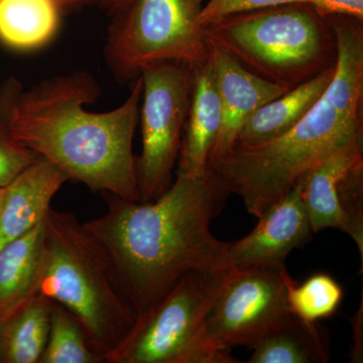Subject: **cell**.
I'll use <instances>...</instances> for the list:
<instances>
[{
  "mask_svg": "<svg viewBox=\"0 0 363 363\" xmlns=\"http://www.w3.org/2000/svg\"><path fill=\"white\" fill-rule=\"evenodd\" d=\"M222 121L220 97L209 57L205 63L193 68L190 106L177 162V174L199 176L207 171Z\"/></svg>",
  "mask_w": 363,
  "mask_h": 363,
  "instance_id": "13",
  "label": "cell"
},
{
  "mask_svg": "<svg viewBox=\"0 0 363 363\" xmlns=\"http://www.w3.org/2000/svg\"><path fill=\"white\" fill-rule=\"evenodd\" d=\"M226 271V269H225ZM221 272H190L154 307L136 318L107 363H238L210 342L206 318Z\"/></svg>",
  "mask_w": 363,
  "mask_h": 363,
  "instance_id": "6",
  "label": "cell"
},
{
  "mask_svg": "<svg viewBox=\"0 0 363 363\" xmlns=\"http://www.w3.org/2000/svg\"><path fill=\"white\" fill-rule=\"evenodd\" d=\"M4 198V187H0V215H1L2 203Z\"/></svg>",
  "mask_w": 363,
  "mask_h": 363,
  "instance_id": "28",
  "label": "cell"
},
{
  "mask_svg": "<svg viewBox=\"0 0 363 363\" xmlns=\"http://www.w3.org/2000/svg\"><path fill=\"white\" fill-rule=\"evenodd\" d=\"M335 64L257 109L240 130L235 145H257L292 128L330 84Z\"/></svg>",
  "mask_w": 363,
  "mask_h": 363,
  "instance_id": "15",
  "label": "cell"
},
{
  "mask_svg": "<svg viewBox=\"0 0 363 363\" xmlns=\"http://www.w3.org/2000/svg\"><path fill=\"white\" fill-rule=\"evenodd\" d=\"M209 47L223 112L221 130L210 155L209 166L212 167L233 150L252 114L290 88L255 75L230 55L213 45Z\"/></svg>",
  "mask_w": 363,
  "mask_h": 363,
  "instance_id": "11",
  "label": "cell"
},
{
  "mask_svg": "<svg viewBox=\"0 0 363 363\" xmlns=\"http://www.w3.org/2000/svg\"><path fill=\"white\" fill-rule=\"evenodd\" d=\"M133 1L135 0H101L108 11L116 16L128 11Z\"/></svg>",
  "mask_w": 363,
  "mask_h": 363,
  "instance_id": "26",
  "label": "cell"
},
{
  "mask_svg": "<svg viewBox=\"0 0 363 363\" xmlns=\"http://www.w3.org/2000/svg\"><path fill=\"white\" fill-rule=\"evenodd\" d=\"M45 219L0 247V319L37 294Z\"/></svg>",
  "mask_w": 363,
  "mask_h": 363,
  "instance_id": "16",
  "label": "cell"
},
{
  "mask_svg": "<svg viewBox=\"0 0 363 363\" xmlns=\"http://www.w3.org/2000/svg\"><path fill=\"white\" fill-rule=\"evenodd\" d=\"M59 21L60 7L52 0H0V40L13 49L42 47Z\"/></svg>",
  "mask_w": 363,
  "mask_h": 363,
  "instance_id": "19",
  "label": "cell"
},
{
  "mask_svg": "<svg viewBox=\"0 0 363 363\" xmlns=\"http://www.w3.org/2000/svg\"><path fill=\"white\" fill-rule=\"evenodd\" d=\"M101 362H105L104 357L91 346L75 317L52 301L49 336L39 363Z\"/></svg>",
  "mask_w": 363,
  "mask_h": 363,
  "instance_id": "20",
  "label": "cell"
},
{
  "mask_svg": "<svg viewBox=\"0 0 363 363\" xmlns=\"http://www.w3.org/2000/svg\"><path fill=\"white\" fill-rule=\"evenodd\" d=\"M229 194L210 166L199 176L177 174L155 201L102 194L106 212L83 224L104 250L117 288L136 318L188 272L229 269L227 242L210 231Z\"/></svg>",
  "mask_w": 363,
  "mask_h": 363,
  "instance_id": "1",
  "label": "cell"
},
{
  "mask_svg": "<svg viewBox=\"0 0 363 363\" xmlns=\"http://www.w3.org/2000/svg\"><path fill=\"white\" fill-rule=\"evenodd\" d=\"M61 9L63 6H78V4H86V2L96 1V0H52ZM101 1V0H99Z\"/></svg>",
  "mask_w": 363,
  "mask_h": 363,
  "instance_id": "27",
  "label": "cell"
},
{
  "mask_svg": "<svg viewBox=\"0 0 363 363\" xmlns=\"http://www.w3.org/2000/svg\"><path fill=\"white\" fill-rule=\"evenodd\" d=\"M332 28L335 72L314 106L283 135L257 145H235L211 167L257 218L320 162L362 140V30L350 23Z\"/></svg>",
  "mask_w": 363,
  "mask_h": 363,
  "instance_id": "3",
  "label": "cell"
},
{
  "mask_svg": "<svg viewBox=\"0 0 363 363\" xmlns=\"http://www.w3.org/2000/svg\"><path fill=\"white\" fill-rule=\"evenodd\" d=\"M52 301L35 294L0 319V363H39L47 345Z\"/></svg>",
  "mask_w": 363,
  "mask_h": 363,
  "instance_id": "18",
  "label": "cell"
},
{
  "mask_svg": "<svg viewBox=\"0 0 363 363\" xmlns=\"http://www.w3.org/2000/svg\"><path fill=\"white\" fill-rule=\"evenodd\" d=\"M11 79L0 86V187H4L39 157L16 140L9 125L7 100Z\"/></svg>",
  "mask_w": 363,
  "mask_h": 363,
  "instance_id": "22",
  "label": "cell"
},
{
  "mask_svg": "<svg viewBox=\"0 0 363 363\" xmlns=\"http://www.w3.org/2000/svg\"><path fill=\"white\" fill-rule=\"evenodd\" d=\"M250 350L248 363H326L328 343L317 323H308L292 313L272 326Z\"/></svg>",
  "mask_w": 363,
  "mask_h": 363,
  "instance_id": "17",
  "label": "cell"
},
{
  "mask_svg": "<svg viewBox=\"0 0 363 363\" xmlns=\"http://www.w3.org/2000/svg\"><path fill=\"white\" fill-rule=\"evenodd\" d=\"M99 85L86 72L48 79L23 90L11 79L7 116L18 142L90 190L138 201L133 143L143 96L135 78L130 96L108 112H90Z\"/></svg>",
  "mask_w": 363,
  "mask_h": 363,
  "instance_id": "2",
  "label": "cell"
},
{
  "mask_svg": "<svg viewBox=\"0 0 363 363\" xmlns=\"http://www.w3.org/2000/svg\"><path fill=\"white\" fill-rule=\"evenodd\" d=\"M143 79L142 154L135 157L138 202H152L173 184L192 92L193 68L178 61L145 67Z\"/></svg>",
  "mask_w": 363,
  "mask_h": 363,
  "instance_id": "8",
  "label": "cell"
},
{
  "mask_svg": "<svg viewBox=\"0 0 363 363\" xmlns=\"http://www.w3.org/2000/svg\"><path fill=\"white\" fill-rule=\"evenodd\" d=\"M288 4L235 14L205 28L208 44L255 75L295 87L335 63V38L315 9Z\"/></svg>",
  "mask_w": 363,
  "mask_h": 363,
  "instance_id": "5",
  "label": "cell"
},
{
  "mask_svg": "<svg viewBox=\"0 0 363 363\" xmlns=\"http://www.w3.org/2000/svg\"><path fill=\"white\" fill-rule=\"evenodd\" d=\"M286 269H238L223 272L206 318V333L217 350L252 347L290 314Z\"/></svg>",
  "mask_w": 363,
  "mask_h": 363,
  "instance_id": "9",
  "label": "cell"
},
{
  "mask_svg": "<svg viewBox=\"0 0 363 363\" xmlns=\"http://www.w3.org/2000/svg\"><path fill=\"white\" fill-rule=\"evenodd\" d=\"M320 16H347L362 21L363 0H308Z\"/></svg>",
  "mask_w": 363,
  "mask_h": 363,
  "instance_id": "24",
  "label": "cell"
},
{
  "mask_svg": "<svg viewBox=\"0 0 363 363\" xmlns=\"http://www.w3.org/2000/svg\"><path fill=\"white\" fill-rule=\"evenodd\" d=\"M353 334H354V345L351 352V362H362V305L360 311L357 312V316L352 320Z\"/></svg>",
  "mask_w": 363,
  "mask_h": 363,
  "instance_id": "25",
  "label": "cell"
},
{
  "mask_svg": "<svg viewBox=\"0 0 363 363\" xmlns=\"http://www.w3.org/2000/svg\"><path fill=\"white\" fill-rule=\"evenodd\" d=\"M313 231L300 184L259 217L250 234L227 242L229 269H286V259L311 238Z\"/></svg>",
  "mask_w": 363,
  "mask_h": 363,
  "instance_id": "10",
  "label": "cell"
},
{
  "mask_svg": "<svg viewBox=\"0 0 363 363\" xmlns=\"http://www.w3.org/2000/svg\"><path fill=\"white\" fill-rule=\"evenodd\" d=\"M201 0H135L116 16L105 58L119 82L138 77L145 67L178 61L194 67L209 59L200 23Z\"/></svg>",
  "mask_w": 363,
  "mask_h": 363,
  "instance_id": "7",
  "label": "cell"
},
{
  "mask_svg": "<svg viewBox=\"0 0 363 363\" xmlns=\"http://www.w3.org/2000/svg\"><path fill=\"white\" fill-rule=\"evenodd\" d=\"M363 164L362 140L341 147L298 182L313 233L335 228L350 235V226L339 199L341 182Z\"/></svg>",
  "mask_w": 363,
  "mask_h": 363,
  "instance_id": "14",
  "label": "cell"
},
{
  "mask_svg": "<svg viewBox=\"0 0 363 363\" xmlns=\"http://www.w3.org/2000/svg\"><path fill=\"white\" fill-rule=\"evenodd\" d=\"M68 177L40 157L4 186L0 215V247L40 223Z\"/></svg>",
  "mask_w": 363,
  "mask_h": 363,
  "instance_id": "12",
  "label": "cell"
},
{
  "mask_svg": "<svg viewBox=\"0 0 363 363\" xmlns=\"http://www.w3.org/2000/svg\"><path fill=\"white\" fill-rule=\"evenodd\" d=\"M37 294L63 305L104 360L136 319L104 250L72 212L51 208L45 216Z\"/></svg>",
  "mask_w": 363,
  "mask_h": 363,
  "instance_id": "4",
  "label": "cell"
},
{
  "mask_svg": "<svg viewBox=\"0 0 363 363\" xmlns=\"http://www.w3.org/2000/svg\"><path fill=\"white\" fill-rule=\"evenodd\" d=\"M296 4H308V0H208L199 20L205 28L235 14Z\"/></svg>",
  "mask_w": 363,
  "mask_h": 363,
  "instance_id": "23",
  "label": "cell"
},
{
  "mask_svg": "<svg viewBox=\"0 0 363 363\" xmlns=\"http://www.w3.org/2000/svg\"><path fill=\"white\" fill-rule=\"evenodd\" d=\"M344 297L340 284L330 274L318 272L302 284L286 276V300L293 315L308 323H318L337 312Z\"/></svg>",
  "mask_w": 363,
  "mask_h": 363,
  "instance_id": "21",
  "label": "cell"
}]
</instances>
